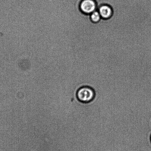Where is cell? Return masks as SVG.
<instances>
[{
	"instance_id": "3957f363",
	"label": "cell",
	"mask_w": 151,
	"mask_h": 151,
	"mask_svg": "<svg viewBox=\"0 0 151 151\" xmlns=\"http://www.w3.org/2000/svg\"><path fill=\"white\" fill-rule=\"evenodd\" d=\"M102 18L108 19L112 17L113 10L112 8L109 5H102L97 9Z\"/></svg>"
},
{
	"instance_id": "7a4b0ae2",
	"label": "cell",
	"mask_w": 151,
	"mask_h": 151,
	"mask_svg": "<svg viewBox=\"0 0 151 151\" xmlns=\"http://www.w3.org/2000/svg\"><path fill=\"white\" fill-rule=\"evenodd\" d=\"M79 9L83 14H90L97 10V6L94 0H82L79 4Z\"/></svg>"
},
{
	"instance_id": "6da1fadb",
	"label": "cell",
	"mask_w": 151,
	"mask_h": 151,
	"mask_svg": "<svg viewBox=\"0 0 151 151\" xmlns=\"http://www.w3.org/2000/svg\"><path fill=\"white\" fill-rule=\"evenodd\" d=\"M75 95L76 99L79 101L88 103L91 101L94 98L95 92L91 88L83 86L77 89Z\"/></svg>"
},
{
	"instance_id": "277c9868",
	"label": "cell",
	"mask_w": 151,
	"mask_h": 151,
	"mask_svg": "<svg viewBox=\"0 0 151 151\" xmlns=\"http://www.w3.org/2000/svg\"><path fill=\"white\" fill-rule=\"evenodd\" d=\"M90 18L92 22L96 23L99 22L102 18L99 12L96 10L90 14Z\"/></svg>"
}]
</instances>
